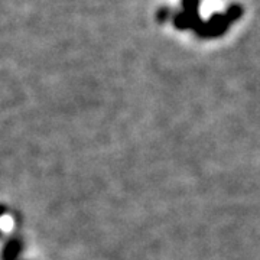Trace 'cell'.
<instances>
[{
  "label": "cell",
  "instance_id": "3",
  "mask_svg": "<svg viewBox=\"0 0 260 260\" xmlns=\"http://www.w3.org/2000/svg\"><path fill=\"white\" fill-rule=\"evenodd\" d=\"M13 225H15L13 217H10L9 214H5V215L0 217V230H2V232H12V230H13Z\"/></svg>",
  "mask_w": 260,
  "mask_h": 260
},
{
  "label": "cell",
  "instance_id": "1",
  "mask_svg": "<svg viewBox=\"0 0 260 260\" xmlns=\"http://www.w3.org/2000/svg\"><path fill=\"white\" fill-rule=\"evenodd\" d=\"M243 10L240 6L234 5L232 8H229L225 13L220 15V13H215L211 16V19L208 22H203L201 26L197 29V34L200 37L204 38H211V37H218L221 35L225 29L229 28V25L233 23L234 20L242 16Z\"/></svg>",
  "mask_w": 260,
  "mask_h": 260
},
{
  "label": "cell",
  "instance_id": "4",
  "mask_svg": "<svg viewBox=\"0 0 260 260\" xmlns=\"http://www.w3.org/2000/svg\"><path fill=\"white\" fill-rule=\"evenodd\" d=\"M169 13H171V10H169V8H162V9L158 10V20L159 22H165L168 19V16H169Z\"/></svg>",
  "mask_w": 260,
  "mask_h": 260
},
{
  "label": "cell",
  "instance_id": "2",
  "mask_svg": "<svg viewBox=\"0 0 260 260\" xmlns=\"http://www.w3.org/2000/svg\"><path fill=\"white\" fill-rule=\"evenodd\" d=\"M198 6H200V0H182L184 12L191 15V16H200L198 15Z\"/></svg>",
  "mask_w": 260,
  "mask_h": 260
}]
</instances>
